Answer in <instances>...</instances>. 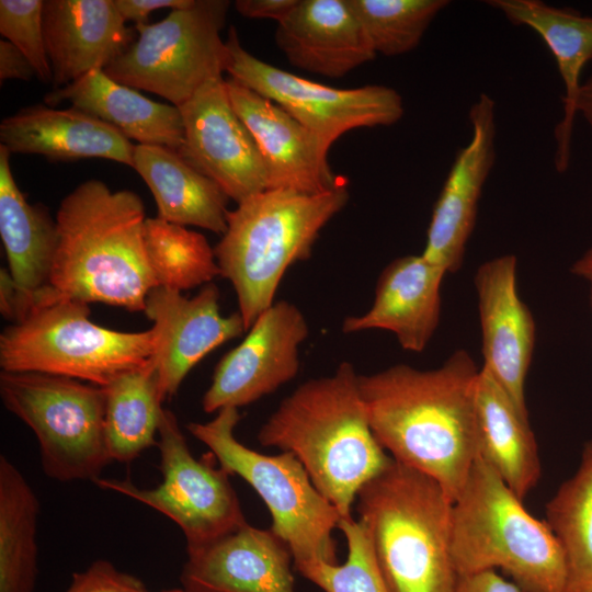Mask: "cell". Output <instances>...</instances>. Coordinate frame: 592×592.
<instances>
[{"label": "cell", "instance_id": "obj_8", "mask_svg": "<svg viewBox=\"0 0 592 592\" xmlns=\"http://www.w3.org/2000/svg\"><path fill=\"white\" fill-rule=\"evenodd\" d=\"M88 304L55 299L34 306L0 334V367L64 376L105 387L119 375L147 364L153 333L101 327Z\"/></svg>", "mask_w": 592, "mask_h": 592}, {"label": "cell", "instance_id": "obj_10", "mask_svg": "<svg viewBox=\"0 0 592 592\" xmlns=\"http://www.w3.org/2000/svg\"><path fill=\"white\" fill-rule=\"evenodd\" d=\"M230 1L194 0L156 23L135 24L138 37L103 71L116 82L181 106L207 81L226 72L220 31Z\"/></svg>", "mask_w": 592, "mask_h": 592}, {"label": "cell", "instance_id": "obj_3", "mask_svg": "<svg viewBox=\"0 0 592 592\" xmlns=\"http://www.w3.org/2000/svg\"><path fill=\"white\" fill-rule=\"evenodd\" d=\"M353 364L300 384L262 424L258 441L294 454L342 517L391 462L375 437Z\"/></svg>", "mask_w": 592, "mask_h": 592}, {"label": "cell", "instance_id": "obj_12", "mask_svg": "<svg viewBox=\"0 0 592 592\" xmlns=\"http://www.w3.org/2000/svg\"><path fill=\"white\" fill-rule=\"evenodd\" d=\"M226 46L230 78L283 107L329 149L351 129L390 126L403 115L402 98L392 88L337 89L298 77L247 52L234 26Z\"/></svg>", "mask_w": 592, "mask_h": 592}, {"label": "cell", "instance_id": "obj_15", "mask_svg": "<svg viewBox=\"0 0 592 592\" xmlns=\"http://www.w3.org/2000/svg\"><path fill=\"white\" fill-rule=\"evenodd\" d=\"M219 297L213 282L191 298L160 286L149 292L143 312L152 322L151 362L163 400L177 394L190 371L208 353L246 331L239 311L221 315Z\"/></svg>", "mask_w": 592, "mask_h": 592}, {"label": "cell", "instance_id": "obj_13", "mask_svg": "<svg viewBox=\"0 0 592 592\" xmlns=\"http://www.w3.org/2000/svg\"><path fill=\"white\" fill-rule=\"evenodd\" d=\"M308 335L301 310L287 300L275 301L218 362L202 399L203 410L213 413L253 403L295 378L299 348Z\"/></svg>", "mask_w": 592, "mask_h": 592}, {"label": "cell", "instance_id": "obj_39", "mask_svg": "<svg viewBox=\"0 0 592 592\" xmlns=\"http://www.w3.org/2000/svg\"><path fill=\"white\" fill-rule=\"evenodd\" d=\"M453 592H522L494 570L458 577Z\"/></svg>", "mask_w": 592, "mask_h": 592}, {"label": "cell", "instance_id": "obj_7", "mask_svg": "<svg viewBox=\"0 0 592 592\" xmlns=\"http://www.w3.org/2000/svg\"><path fill=\"white\" fill-rule=\"evenodd\" d=\"M238 408H224L208 422H191L190 433L205 444L218 466L238 475L260 496L272 516L273 533L289 548L296 570L317 562L337 563L332 536L342 517L315 487L299 459L289 452L266 455L235 436Z\"/></svg>", "mask_w": 592, "mask_h": 592}, {"label": "cell", "instance_id": "obj_33", "mask_svg": "<svg viewBox=\"0 0 592 592\" xmlns=\"http://www.w3.org/2000/svg\"><path fill=\"white\" fill-rule=\"evenodd\" d=\"M376 54L395 57L414 49L446 0H348Z\"/></svg>", "mask_w": 592, "mask_h": 592}, {"label": "cell", "instance_id": "obj_25", "mask_svg": "<svg viewBox=\"0 0 592 592\" xmlns=\"http://www.w3.org/2000/svg\"><path fill=\"white\" fill-rule=\"evenodd\" d=\"M113 126L138 145L163 146L178 151L184 139V126L178 106L155 102L136 89L116 82L102 69L44 96L47 106L62 102Z\"/></svg>", "mask_w": 592, "mask_h": 592}, {"label": "cell", "instance_id": "obj_17", "mask_svg": "<svg viewBox=\"0 0 592 592\" xmlns=\"http://www.w3.org/2000/svg\"><path fill=\"white\" fill-rule=\"evenodd\" d=\"M517 259L503 254L483 262L474 284L481 330L482 369L528 415L525 383L536 340L534 318L521 299L516 282Z\"/></svg>", "mask_w": 592, "mask_h": 592}, {"label": "cell", "instance_id": "obj_38", "mask_svg": "<svg viewBox=\"0 0 592 592\" xmlns=\"http://www.w3.org/2000/svg\"><path fill=\"white\" fill-rule=\"evenodd\" d=\"M298 0H237L234 2L239 14L250 19H271L277 23L288 16Z\"/></svg>", "mask_w": 592, "mask_h": 592}, {"label": "cell", "instance_id": "obj_14", "mask_svg": "<svg viewBox=\"0 0 592 592\" xmlns=\"http://www.w3.org/2000/svg\"><path fill=\"white\" fill-rule=\"evenodd\" d=\"M184 139L179 155L237 204L267 190L257 144L232 107L224 77L207 81L179 106Z\"/></svg>", "mask_w": 592, "mask_h": 592}, {"label": "cell", "instance_id": "obj_29", "mask_svg": "<svg viewBox=\"0 0 592 592\" xmlns=\"http://www.w3.org/2000/svg\"><path fill=\"white\" fill-rule=\"evenodd\" d=\"M103 388L104 435L109 455L112 460L130 463L158 443L163 398L151 358Z\"/></svg>", "mask_w": 592, "mask_h": 592}, {"label": "cell", "instance_id": "obj_43", "mask_svg": "<svg viewBox=\"0 0 592 592\" xmlns=\"http://www.w3.org/2000/svg\"><path fill=\"white\" fill-rule=\"evenodd\" d=\"M162 592H189V591H186L185 589L181 588V589L166 590V591H162Z\"/></svg>", "mask_w": 592, "mask_h": 592}, {"label": "cell", "instance_id": "obj_28", "mask_svg": "<svg viewBox=\"0 0 592 592\" xmlns=\"http://www.w3.org/2000/svg\"><path fill=\"white\" fill-rule=\"evenodd\" d=\"M133 169L148 185L157 205V217L225 234L228 196L178 151L163 146L136 145Z\"/></svg>", "mask_w": 592, "mask_h": 592}, {"label": "cell", "instance_id": "obj_1", "mask_svg": "<svg viewBox=\"0 0 592 592\" xmlns=\"http://www.w3.org/2000/svg\"><path fill=\"white\" fill-rule=\"evenodd\" d=\"M480 368L466 350L439 367L395 364L358 376L372 431L389 456L436 480L453 501L478 456Z\"/></svg>", "mask_w": 592, "mask_h": 592}, {"label": "cell", "instance_id": "obj_21", "mask_svg": "<svg viewBox=\"0 0 592 592\" xmlns=\"http://www.w3.org/2000/svg\"><path fill=\"white\" fill-rule=\"evenodd\" d=\"M43 29L54 89L103 70L133 42L114 0H45Z\"/></svg>", "mask_w": 592, "mask_h": 592}, {"label": "cell", "instance_id": "obj_42", "mask_svg": "<svg viewBox=\"0 0 592 592\" xmlns=\"http://www.w3.org/2000/svg\"><path fill=\"white\" fill-rule=\"evenodd\" d=\"M571 272L577 276L592 282V247L573 263Z\"/></svg>", "mask_w": 592, "mask_h": 592}, {"label": "cell", "instance_id": "obj_40", "mask_svg": "<svg viewBox=\"0 0 592 592\" xmlns=\"http://www.w3.org/2000/svg\"><path fill=\"white\" fill-rule=\"evenodd\" d=\"M35 71L26 57L7 39L0 41V81L9 79L30 80ZM36 77V76H35Z\"/></svg>", "mask_w": 592, "mask_h": 592}, {"label": "cell", "instance_id": "obj_2", "mask_svg": "<svg viewBox=\"0 0 592 592\" xmlns=\"http://www.w3.org/2000/svg\"><path fill=\"white\" fill-rule=\"evenodd\" d=\"M147 216L138 194L89 179L59 204L57 247L42 301L101 303L144 311L157 287L144 244Z\"/></svg>", "mask_w": 592, "mask_h": 592}, {"label": "cell", "instance_id": "obj_18", "mask_svg": "<svg viewBox=\"0 0 592 592\" xmlns=\"http://www.w3.org/2000/svg\"><path fill=\"white\" fill-rule=\"evenodd\" d=\"M226 87L260 151L267 190L318 194L342 183L329 166V148L293 115L231 78Z\"/></svg>", "mask_w": 592, "mask_h": 592}, {"label": "cell", "instance_id": "obj_44", "mask_svg": "<svg viewBox=\"0 0 592 592\" xmlns=\"http://www.w3.org/2000/svg\"><path fill=\"white\" fill-rule=\"evenodd\" d=\"M590 305L592 309V282H590Z\"/></svg>", "mask_w": 592, "mask_h": 592}, {"label": "cell", "instance_id": "obj_11", "mask_svg": "<svg viewBox=\"0 0 592 592\" xmlns=\"http://www.w3.org/2000/svg\"><path fill=\"white\" fill-rule=\"evenodd\" d=\"M161 482L139 488L130 480L99 478L105 490L137 500L172 520L186 547L206 544L248 523L229 475L191 452L175 414L163 409L158 431Z\"/></svg>", "mask_w": 592, "mask_h": 592}, {"label": "cell", "instance_id": "obj_37", "mask_svg": "<svg viewBox=\"0 0 592 592\" xmlns=\"http://www.w3.org/2000/svg\"><path fill=\"white\" fill-rule=\"evenodd\" d=\"M193 2L194 0H114L116 9L125 22L133 21L135 24L148 23V15L155 10L185 9L191 7Z\"/></svg>", "mask_w": 592, "mask_h": 592}, {"label": "cell", "instance_id": "obj_31", "mask_svg": "<svg viewBox=\"0 0 592 592\" xmlns=\"http://www.w3.org/2000/svg\"><path fill=\"white\" fill-rule=\"evenodd\" d=\"M545 521L565 555V592H592V441L577 471L546 504Z\"/></svg>", "mask_w": 592, "mask_h": 592}, {"label": "cell", "instance_id": "obj_32", "mask_svg": "<svg viewBox=\"0 0 592 592\" xmlns=\"http://www.w3.org/2000/svg\"><path fill=\"white\" fill-rule=\"evenodd\" d=\"M144 244L157 287L186 291L219 276L214 248L206 237L159 217H147Z\"/></svg>", "mask_w": 592, "mask_h": 592}, {"label": "cell", "instance_id": "obj_23", "mask_svg": "<svg viewBox=\"0 0 592 592\" xmlns=\"http://www.w3.org/2000/svg\"><path fill=\"white\" fill-rule=\"evenodd\" d=\"M0 141L10 153L50 161L102 158L133 168L135 146L121 132L80 111L36 104L2 119Z\"/></svg>", "mask_w": 592, "mask_h": 592}, {"label": "cell", "instance_id": "obj_16", "mask_svg": "<svg viewBox=\"0 0 592 592\" xmlns=\"http://www.w3.org/2000/svg\"><path fill=\"white\" fill-rule=\"evenodd\" d=\"M471 137L452 164L434 205L422 255L446 273L463 264L478 203L496 159V104L480 93L469 110Z\"/></svg>", "mask_w": 592, "mask_h": 592}, {"label": "cell", "instance_id": "obj_26", "mask_svg": "<svg viewBox=\"0 0 592 592\" xmlns=\"http://www.w3.org/2000/svg\"><path fill=\"white\" fill-rule=\"evenodd\" d=\"M10 155L0 145V236L24 318L48 287L57 227L46 207L26 201L12 174Z\"/></svg>", "mask_w": 592, "mask_h": 592}, {"label": "cell", "instance_id": "obj_30", "mask_svg": "<svg viewBox=\"0 0 592 592\" xmlns=\"http://www.w3.org/2000/svg\"><path fill=\"white\" fill-rule=\"evenodd\" d=\"M38 499L22 473L0 456V592H34Z\"/></svg>", "mask_w": 592, "mask_h": 592}, {"label": "cell", "instance_id": "obj_5", "mask_svg": "<svg viewBox=\"0 0 592 592\" xmlns=\"http://www.w3.org/2000/svg\"><path fill=\"white\" fill-rule=\"evenodd\" d=\"M348 201L343 183L318 194L265 190L228 212L214 253L219 276L236 292L246 331L275 303L287 269L310 258L320 231Z\"/></svg>", "mask_w": 592, "mask_h": 592}, {"label": "cell", "instance_id": "obj_9", "mask_svg": "<svg viewBox=\"0 0 592 592\" xmlns=\"http://www.w3.org/2000/svg\"><path fill=\"white\" fill-rule=\"evenodd\" d=\"M0 396L34 432L48 477L95 482L112 462L104 435L103 387L64 376L2 371Z\"/></svg>", "mask_w": 592, "mask_h": 592}, {"label": "cell", "instance_id": "obj_36", "mask_svg": "<svg viewBox=\"0 0 592 592\" xmlns=\"http://www.w3.org/2000/svg\"><path fill=\"white\" fill-rule=\"evenodd\" d=\"M66 592H148L136 577L119 571L107 560L99 559L76 572Z\"/></svg>", "mask_w": 592, "mask_h": 592}, {"label": "cell", "instance_id": "obj_24", "mask_svg": "<svg viewBox=\"0 0 592 592\" xmlns=\"http://www.w3.org/2000/svg\"><path fill=\"white\" fill-rule=\"evenodd\" d=\"M514 25L535 31L554 55L563 83V115L555 127V167L560 173L570 163L576 102L581 73L592 60V16L570 8H558L539 0H490Z\"/></svg>", "mask_w": 592, "mask_h": 592}, {"label": "cell", "instance_id": "obj_4", "mask_svg": "<svg viewBox=\"0 0 592 592\" xmlns=\"http://www.w3.org/2000/svg\"><path fill=\"white\" fill-rule=\"evenodd\" d=\"M390 592H453V501L428 475L394 459L356 496Z\"/></svg>", "mask_w": 592, "mask_h": 592}, {"label": "cell", "instance_id": "obj_20", "mask_svg": "<svg viewBox=\"0 0 592 592\" xmlns=\"http://www.w3.org/2000/svg\"><path fill=\"white\" fill-rule=\"evenodd\" d=\"M446 274L422 254L392 260L377 280L371 308L346 317L342 331H389L403 350L422 352L440 323L441 285Z\"/></svg>", "mask_w": 592, "mask_h": 592}, {"label": "cell", "instance_id": "obj_22", "mask_svg": "<svg viewBox=\"0 0 592 592\" xmlns=\"http://www.w3.org/2000/svg\"><path fill=\"white\" fill-rule=\"evenodd\" d=\"M275 43L296 68L341 78L376 53L348 0H298L277 23Z\"/></svg>", "mask_w": 592, "mask_h": 592}, {"label": "cell", "instance_id": "obj_35", "mask_svg": "<svg viewBox=\"0 0 592 592\" xmlns=\"http://www.w3.org/2000/svg\"><path fill=\"white\" fill-rule=\"evenodd\" d=\"M43 0H1L0 33L30 61L35 76L53 83L43 29Z\"/></svg>", "mask_w": 592, "mask_h": 592}, {"label": "cell", "instance_id": "obj_41", "mask_svg": "<svg viewBox=\"0 0 592 592\" xmlns=\"http://www.w3.org/2000/svg\"><path fill=\"white\" fill-rule=\"evenodd\" d=\"M576 112L582 115L592 127V75L581 83L576 102Z\"/></svg>", "mask_w": 592, "mask_h": 592}, {"label": "cell", "instance_id": "obj_27", "mask_svg": "<svg viewBox=\"0 0 592 592\" xmlns=\"http://www.w3.org/2000/svg\"><path fill=\"white\" fill-rule=\"evenodd\" d=\"M478 456L524 501L540 477V460L528 415L485 369L476 387Z\"/></svg>", "mask_w": 592, "mask_h": 592}, {"label": "cell", "instance_id": "obj_34", "mask_svg": "<svg viewBox=\"0 0 592 592\" xmlns=\"http://www.w3.org/2000/svg\"><path fill=\"white\" fill-rule=\"evenodd\" d=\"M338 528L346 539L345 561L317 562L299 573L325 592H390L363 523L352 516L341 517Z\"/></svg>", "mask_w": 592, "mask_h": 592}, {"label": "cell", "instance_id": "obj_6", "mask_svg": "<svg viewBox=\"0 0 592 592\" xmlns=\"http://www.w3.org/2000/svg\"><path fill=\"white\" fill-rule=\"evenodd\" d=\"M452 557L460 576L501 569L522 592H565L562 548L479 456L453 503Z\"/></svg>", "mask_w": 592, "mask_h": 592}, {"label": "cell", "instance_id": "obj_19", "mask_svg": "<svg viewBox=\"0 0 592 592\" xmlns=\"http://www.w3.org/2000/svg\"><path fill=\"white\" fill-rule=\"evenodd\" d=\"M186 555L180 580L189 592H295L292 553L271 528L246 523Z\"/></svg>", "mask_w": 592, "mask_h": 592}]
</instances>
